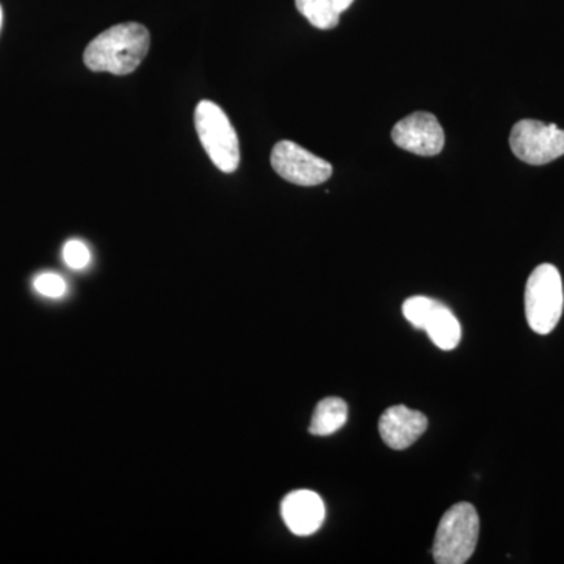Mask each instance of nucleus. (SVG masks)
<instances>
[{"label":"nucleus","mask_w":564,"mask_h":564,"mask_svg":"<svg viewBox=\"0 0 564 564\" xmlns=\"http://www.w3.org/2000/svg\"><path fill=\"white\" fill-rule=\"evenodd\" d=\"M348 419V406L339 397H328L315 408L310 433L314 436H329L339 432Z\"/></svg>","instance_id":"12"},{"label":"nucleus","mask_w":564,"mask_h":564,"mask_svg":"<svg viewBox=\"0 0 564 564\" xmlns=\"http://www.w3.org/2000/svg\"><path fill=\"white\" fill-rule=\"evenodd\" d=\"M403 315L414 328L429 334L437 348L455 350L462 340V323L451 307L429 296H411L403 303Z\"/></svg>","instance_id":"5"},{"label":"nucleus","mask_w":564,"mask_h":564,"mask_svg":"<svg viewBox=\"0 0 564 564\" xmlns=\"http://www.w3.org/2000/svg\"><path fill=\"white\" fill-rule=\"evenodd\" d=\"M511 151L529 165H545L564 155V131L543 121L516 122L510 135Z\"/></svg>","instance_id":"6"},{"label":"nucleus","mask_w":564,"mask_h":564,"mask_svg":"<svg viewBox=\"0 0 564 564\" xmlns=\"http://www.w3.org/2000/svg\"><path fill=\"white\" fill-rule=\"evenodd\" d=\"M284 524L296 536H310L323 525L326 508L322 497L307 489L288 494L281 503Z\"/></svg>","instance_id":"9"},{"label":"nucleus","mask_w":564,"mask_h":564,"mask_svg":"<svg viewBox=\"0 0 564 564\" xmlns=\"http://www.w3.org/2000/svg\"><path fill=\"white\" fill-rule=\"evenodd\" d=\"M272 166L282 180L302 187L321 185L332 177V163L323 161L300 144L291 140H282L274 144L272 151Z\"/></svg>","instance_id":"7"},{"label":"nucleus","mask_w":564,"mask_h":564,"mask_svg":"<svg viewBox=\"0 0 564 564\" xmlns=\"http://www.w3.org/2000/svg\"><path fill=\"white\" fill-rule=\"evenodd\" d=\"M378 429L386 445L393 451H404L426 432L429 419L421 411L411 410L404 404H395L381 415Z\"/></svg>","instance_id":"10"},{"label":"nucleus","mask_w":564,"mask_h":564,"mask_svg":"<svg viewBox=\"0 0 564 564\" xmlns=\"http://www.w3.org/2000/svg\"><path fill=\"white\" fill-rule=\"evenodd\" d=\"M564 292L562 274L552 263H541L525 285V317L538 334L554 332L562 318Z\"/></svg>","instance_id":"3"},{"label":"nucleus","mask_w":564,"mask_h":564,"mask_svg":"<svg viewBox=\"0 0 564 564\" xmlns=\"http://www.w3.org/2000/svg\"><path fill=\"white\" fill-rule=\"evenodd\" d=\"M63 261L69 269L82 270L91 261V252L80 240H69L63 248Z\"/></svg>","instance_id":"14"},{"label":"nucleus","mask_w":564,"mask_h":564,"mask_svg":"<svg viewBox=\"0 0 564 564\" xmlns=\"http://www.w3.org/2000/svg\"><path fill=\"white\" fill-rule=\"evenodd\" d=\"M33 288L40 295L47 296V299H62L66 293V282L57 273L39 274L33 281Z\"/></svg>","instance_id":"13"},{"label":"nucleus","mask_w":564,"mask_h":564,"mask_svg":"<svg viewBox=\"0 0 564 564\" xmlns=\"http://www.w3.org/2000/svg\"><path fill=\"white\" fill-rule=\"evenodd\" d=\"M150 46L151 35L143 24L124 22L96 36L84 52V62L95 73L128 76L147 58Z\"/></svg>","instance_id":"1"},{"label":"nucleus","mask_w":564,"mask_h":564,"mask_svg":"<svg viewBox=\"0 0 564 564\" xmlns=\"http://www.w3.org/2000/svg\"><path fill=\"white\" fill-rule=\"evenodd\" d=\"M352 2L355 0H295V6L314 28L332 31L339 25L340 14L350 9Z\"/></svg>","instance_id":"11"},{"label":"nucleus","mask_w":564,"mask_h":564,"mask_svg":"<svg viewBox=\"0 0 564 564\" xmlns=\"http://www.w3.org/2000/svg\"><path fill=\"white\" fill-rule=\"evenodd\" d=\"M2 21H3V11H2V7H0V29H2Z\"/></svg>","instance_id":"15"},{"label":"nucleus","mask_w":564,"mask_h":564,"mask_svg":"<svg viewBox=\"0 0 564 564\" xmlns=\"http://www.w3.org/2000/svg\"><path fill=\"white\" fill-rule=\"evenodd\" d=\"M392 140L404 151L433 158L444 150L445 135L443 126L434 115L415 111L393 126Z\"/></svg>","instance_id":"8"},{"label":"nucleus","mask_w":564,"mask_h":564,"mask_svg":"<svg viewBox=\"0 0 564 564\" xmlns=\"http://www.w3.org/2000/svg\"><path fill=\"white\" fill-rule=\"evenodd\" d=\"M480 519L474 505L462 502L448 508L437 525L433 558L437 564H464L477 549Z\"/></svg>","instance_id":"2"},{"label":"nucleus","mask_w":564,"mask_h":564,"mask_svg":"<svg viewBox=\"0 0 564 564\" xmlns=\"http://www.w3.org/2000/svg\"><path fill=\"white\" fill-rule=\"evenodd\" d=\"M195 128L204 150L223 173H234L240 165V144L236 129L212 101H202L195 110Z\"/></svg>","instance_id":"4"}]
</instances>
